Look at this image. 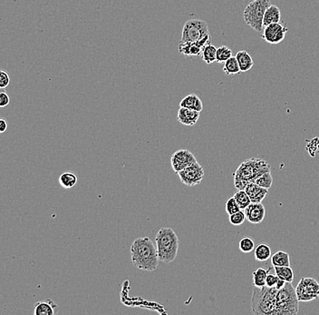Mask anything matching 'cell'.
Returning <instances> with one entry per match:
<instances>
[{"instance_id": "24", "label": "cell", "mask_w": 319, "mask_h": 315, "mask_svg": "<svg viewBox=\"0 0 319 315\" xmlns=\"http://www.w3.org/2000/svg\"><path fill=\"white\" fill-rule=\"evenodd\" d=\"M216 52H217V47L211 45V43L206 45L203 47V52H202L203 61L208 65L216 62Z\"/></svg>"}, {"instance_id": "1", "label": "cell", "mask_w": 319, "mask_h": 315, "mask_svg": "<svg viewBox=\"0 0 319 315\" xmlns=\"http://www.w3.org/2000/svg\"><path fill=\"white\" fill-rule=\"evenodd\" d=\"M131 257L136 268L152 272L159 265V257L154 243L149 237L135 239L131 246Z\"/></svg>"}, {"instance_id": "26", "label": "cell", "mask_w": 319, "mask_h": 315, "mask_svg": "<svg viewBox=\"0 0 319 315\" xmlns=\"http://www.w3.org/2000/svg\"><path fill=\"white\" fill-rule=\"evenodd\" d=\"M269 274L268 270L264 268H258L252 272L253 276V285L255 287H263L266 285V279Z\"/></svg>"}, {"instance_id": "37", "label": "cell", "mask_w": 319, "mask_h": 315, "mask_svg": "<svg viewBox=\"0 0 319 315\" xmlns=\"http://www.w3.org/2000/svg\"><path fill=\"white\" fill-rule=\"evenodd\" d=\"M286 283H287V282H285L284 280H282V279L280 278L278 281L276 282V286H275V287H276V289H277V290H280V289L283 288V287H284V285L286 284Z\"/></svg>"}, {"instance_id": "22", "label": "cell", "mask_w": 319, "mask_h": 315, "mask_svg": "<svg viewBox=\"0 0 319 315\" xmlns=\"http://www.w3.org/2000/svg\"><path fill=\"white\" fill-rule=\"evenodd\" d=\"M58 181L61 187L66 189H70L77 183V176L70 172H66L59 176Z\"/></svg>"}, {"instance_id": "7", "label": "cell", "mask_w": 319, "mask_h": 315, "mask_svg": "<svg viewBox=\"0 0 319 315\" xmlns=\"http://www.w3.org/2000/svg\"><path fill=\"white\" fill-rule=\"evenodd\" d=\"M271 5L270 0H253L246 7L243 16L247 25L255 31L263 30V17L265 11Z\"/></svg>"}, {"instance_id": "16", "label": "cell", "mask_w": 319, "mask_h": 315, "mask_svg": "<svg viewBox=\"0 0 319 315\" xmlns=\"http://www.w3.org/2000/svg\"><path fill=\"white\" fill-rule=\"evenodd\" d=\"M180 106L192 109L195 111H198L200 113L203 111V101L195 94H190L186 96L180 103Z\"/></svg>"}, {"instance_id": "35", "label": "cell", "mask_w": 319, "mask_h": 315, "mask_svg": "<svg viewBox=\"0 0 319 315\" xmlns=\"http://www.w3.org/2000/svg\"><path fill=\"white\" fill-rule=\"evenodd\" d=\"M9 102H10V98H9L8 94L6 93L5 91L1 92L0 93V108L6 107L7 105H9Z\"/></svg>"}, {"instance_id": "20", "label": "cell", "mask_w": 319, "mask_h": 315, "mask_svg": "<svg viewBox=\"0 0 319 315\" xmlns=\"http://www.w3.org/2000/svg\"><path fill=\"white\" fill-rule=\"evenodd\" d=\"M254 255L257 261H268L269 258H271V249L267 244L261 243L254 248Z\"/></svg>"}, {"instance_id": "19", "label": "cell", "mask_w": 319, "mask_h": 315, "mask_svg": "<svg viewBox=\"0 0 319 315\" xmlns=\"http://www.w3.org/2000/svg\"><path fill=\"white\" fill-rule=\"evenodd\" d=\"M236 59L238 63L241 72H247V71L250 70L254 66L253 59L247 51H238L236 54Z\"/></svg>"}, {"instance_id": "30", "label": "cell", "mask_w": 319, "mask_h": 315, "mask_svg": "<svg viewBox=\"0 0 319 315\" xmlns=\"http://www.w3.org/2000/svg\"><path fill=\"white\" fill-rule=\"evenodd\" d=\"M238 247H240V250L242 251V253H250L255 248V243H254L253 240L251 238H243L240 242Z\"/></svg>"}, {"instance_id": "32", "label": "cell", "mask_w": 319, "mask_h": 315, "mask_svg": "<svg viewBox=\"0 0 319 315\" xmlns=\"http://www.w3.org/2000/svg\"><path fill=\"white\" fill-rule=\"evenodd\" d=\"M226 212H227V214L230 215V214H235V213H237L238 211L242 210L241 209V207H238V205H237V202H236V200L233 197H230V198L228 199V201L226 202Z\"/></svg>"}, {"instance_id": "23", "label": "cell", "mask_w": 319, "mask_h": 315, "mask_svg": "<svg viewBox=\"0 0 319 315\" xmlns=\"http://www.w3.org/2000/svg\"><path fill=\"white\" fill-rule=\"evenodd\" d=\"M274 268L278 278L287 283H292L294 280V272L290 266H274Z\"/></svg>"}, {"instance_id": "29", "label": "cell", "mask_w": 319, "mask_h": 315, "mask_svg": "<svg viewBox=\"0 0 319 315\" xmlns=\"http://www.w3.org/2000/svg\"><path fill=\"white\" fill-rule=\"evenodd\" d=\"M255 183L258 184L260 187H263L269 190L270 187H272L273 183V177L271 175V171L267 172L263 175H261L258 178H257Z\"/></svg>"}, {"instance_id": "17", "label": "cell", "mask_w": 319, "mask_h": 315, "mask_svg": "<svg viewBox=\"0 0 319 315\" xmlns=\"http://www.w3.org/2000/svg\"><path fill=\"white\" fill-rule=\"evenodd\" d=\"M278 22H281V9L275 5H270L265 11L263 27H267L270 24L278 23Z\"/></svg>"}, {"instance_id": "15", "label": "cell", "mask_w": 319, "mask_h": 315, "mask_svg": "<svg viewBox=\"0 0 319 315\" xmlns=\"http://www.w3.org/2000/svg\"><path fill=\"white\" fill-rule=\"evenodd\" d=\"M57 310V304H55L53 300L47 299L35 303L34 313L35 315H55Z\"/></svg>"}, {"instance_id": "9", "label": "cell", "mask_w": 319, "mask_h": 315, "mask_svg": "<svg viewBox=\"0 0 319 315\" xmlns=\"http://www.w3.org/2000/svg\"><path fill=\"white\" fill-rule=\"evenodd\" d=\"M204 175L205 173H204L203 168L198 162H196L178 173L182 183L190 187H195L198 183H201L203 180Z\"/></svg>"}, {"instance_id": "11", "label": "cell", "mask_w": 319, "mask_h": 315, "mask_svg": "<svg viewBox=\"0 0 319 315\" xmlns=\"http://www.w3.org/2000/svg\"><path fill=\"white\" fill-rule=\"evenodd\" d=\"M196 162L198 161L194 155L186 149H180L176 151L171 158V168L177 174Z\"/></svg>"}, {"instance_id": "21", "label": "cell", "mask_w": 319, "mask_h": 315, "mask_svg": "<svg viewBox=\"0 0 319 315\" xmlns=\"http://www.w3.org/2000/svg\"><path fill=\"white\" fill-rule=\"evenodd\" d=\"M273 266H290V256L287 252L278 251L271 255Z\"/></svg>"}, {"instance_id": "2", "label": "cell", "mask_w": 319, "mask_h": 315, "mask_svg": "<svg viewBox=\"0 0 319 315\" xmlns=\"http://www.w3.org/2000/svg\"><path fill=\"white\" fill-rule=\"evenodd\" d=\"M271 166L268 162L261 158H249L242 162L233 174L234 186L237 190H244L245 187L255 181L267 172Z\"/></svg>"}, {"instance_id": "3", "label": "cell", "mask_w": 319, "mask_h": 315, "mask_svg": "<svg viewBox=\"0 0 319 315\" xmlns=\"http://www.w3.org/2000/svg\"><path fill=\"white\" fill-rule=\"evenodd\" d=\"M277 289L276 287H255L251 298V308L254 314L277 315Z\"/></svg>"}, {"instance_id": "38", "label": "cell", "mask_w": 319, "mask_h": 315, "mask_svg": "<svg viewBox=\"0 0 319 315\" xmlns=\"http://www.w3.org/2000/svg\"><path fill=\"white\" fill-rule=\"evenodd\" d=\"M3 91H5L4 89H1V88H0V93H1V92H3Z\"/></svg>"}, {"instance_id": "10", "label": "cell", "mask_w": 319, "mask_h": 315, "mask_svg": "<svg viewBox=\"0 0 319 315\" xmlns=\"http://www.w3.org/2000/svg\"><path fill=\"white\" fill-rule=\"evenodd\" d=\"M288 30V27L282 21L278 23L270 24L263 28L262 39H264L267 43L272 45L280 44L284 40L286 33Z\"/></svg>"}, {"instance_id": "8", "label": "cell", "mask_w": 319, "mask_h": 315, "mask_svg": "<svg viewBox=\"0 0 319 315\" xmlns=\"http://www.w3.org/2000/svg\"><path fill=\"white\" fill-rule=\"evenodd\" d=\"M300 302H311L319 297V284L314 278H302L296 287Z\"/></svg>"}, {"instance_id": "13", "label": "cell", "mask_w": 319, "mask_h": 315, "mask_svg": "<svg viewBox=\"0 0 319 315\" xmlns=\"http://www.w3.org/2000/svg\"><path fill=\"white\" fill-rule=\"evenodd\" d=\"M200 112L186 107H180L177 119L181 124L186 126H193L197 124L200 118Z\"/></svg>"}, {"instance_id": "14", "label": "cell", "mask_w": 319, "mask_h": 315, "mask_svg": "<svg viewBox=\"0 0 319 315\" xmlns=\"http://www.w3.org/2000/svg\"><path fill=\"white\" fill-rule=\"evenodd\" d=\"M244 191L249 195L251 202H262L269 193L268 189L260 187L256 183H249Z\"/></svg>"}, {"instance_id": "28", "label": "cell", "mask_w": 319, "mask_h": 315, "mask_svg": "<svg viewBox=\"0 0 319 315\" xmlns=\"http://www.w3.org/2000/svg\"><path fill=\"white\" fill-rule=\"evenodd\" d=\"M231 57H232V50L229 47L226 46H221L217 48L216 62L225 63Z\"/></svg>"}, {"instance_id": "33", "label": "cell", "mask_w": 319, "mask_h": 315, "mask_svg": "<svg viewBox=\"0 0 319 315\" xmlns=\"http://www.w3.org/2000/svg\"><path fill=\"white\" fill-rule=\"evenodd\" d=\"M10 83L9 75L4 70H0V88L5 89Z\"/></svg>"}, {"instance_id": "31", "label": "cell", "mask_w": 319, "mask_h": 315, "mask_svg": "<svg viewBox=\"0 0 319 315\" xmlns=\"http://www.w3.org/2000/svg\"><path fill=\"white\" fill-rule=\"evenodd\" d=\"M229 216H230V223L232 226H242L247 219L245 212H243L242 210L238 211L235 214H230Z\"/></svg>"}, {"instance_id": "36", "label": "cell", "mask_w": 319, "mask_h": 315, "mask_svg": "<svg viewBox=\"0 0 319 315\" xmlns=\"http://www.w3.org/2000/svg\"><path fill=\"white\" fill-rule=\"evenodd\" d=\"M8 129V122L4 118L0 117V134L6 132Z\"/></svg>"}, {"instance_id": "27", "label": "cell", "mask_w": 319, "mask_h": 315, "mask_svg": "<svg viewBox=\"0 0 319 315\" xmlns=\"http://www.w3.org/2000/svg\"><path fill=\"white\" fill-rule=\"evenodd\" d=\"M234 198L242 210H245L246 208L251 203V200L244 190H237L234 195Z\"/></svg>"}, {"instance_id": "25", "label": "cell", "mask_w": 319, "mask_h": 315, "mask_svg": "<svg viewBox=\"0 0 319 315\" xmlns=\"http://www.w3.org/2000/svg\"><path fill=\"white\" fill-rule=\"evenodd\" d=\"M223 72H224L227 76L240 74L241 69H240V66H238V63H237V59H236V57H233V55H232L230 59H228V60L224 63Z\"/></svg>"}, {"instance_id": "12", "label": "cell", "mask_w": 319, "mask_h": 315, "mask_svg": "<svg viewBox=\"0 0 319 315\" xmlns=\"http://www.w3.org/2000/svg\"><path fill=\"white\" fill-rule=\"evenodd\" d=\"M244 212L247 220L254 225L263 222L266 216V208L262 202H251Z\"/></svg>"}, {"instance_id": "5", "label": "cell", "mask_w": 319, "mask_h": 315, "mask_svg": "<svg viewBox=\"0 0 319 315\" xmlns=\"http://www.w3.org/2000/svg\"><path fill=\"white\" fill-rule=\"evenodd\" d=\"M181 42L196 43L202 48L210 44L208 24L203 20L197 18L188 20L183 26Z\"/></svg>"}, {"instance_id": "18", "label": "cell", "mask_w": 319, "mask_h": 315, "mask_svg": "<svg viewBox=\"0 0 319 315\" xmlns=\"http://www.w3.org/2000/svg\"><path fill=\"white\" fill-rule=\"evenodd\" d=\"M180 54H183L188 58L193 57H201L203 48L198 47L196 43H189V42H181L179 45Z\"/></svg>"}, {"instance_id": "4", "label": "cell", "mask_w": 319, "mask_h": 315, "mask_svg": "<svg viewBox=\"0 0 319 315\" xmlns=\"http://www.w3.org/2000/svg\"><path fill=\"white\" fill-rule=\"evenodd\" d=\"M157 253L161 262L170 264L175 260L179 250V237L170 227L159 230L155 237Z\"/></svg>"}, {"instance_id": "34", "label": "cell", "mask_w": 319, "mask_h": 315, "mask_svg": "<svg viewBox=\"0 0 319 315\" xmlns=\"http://www.w3.org/2000/svg\"><path fill=\"white\" fill-rule=\"evenodd\" d=\"M278 276L276 274H273V273H269L267 276L266 279V286L268 287H275L276 286V282L278 281Z\"/></svg>"}, {"instance_id": "6", "label": "cell", "mask_w": 319, "mask_h": 315, "mask_svg": "<svg viewBox=\"0 0 319 315\" xmlns=\"http://www.w3.org/2000/svg\"><path fill=\"white\" fill-rule=\"evenodd\" d=\"M276 300L277 315H295L298 312L300 301L292 283H286L283 288L277 290Z\"/></svg>"}]
</instances>
